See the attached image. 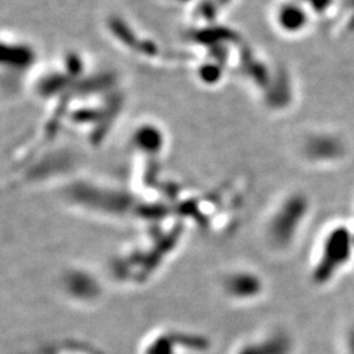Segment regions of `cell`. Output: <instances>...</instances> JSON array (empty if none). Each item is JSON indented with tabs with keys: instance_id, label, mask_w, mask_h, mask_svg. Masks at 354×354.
Segmentation results:
<instances>
[{
	"instance_id": "6da1fadb",
	"label": "cell",
	"mask_w": 354,
	"mask_h": 354,
	"mask_svg": "<svg viewBox=\"0 0 354 354\" xmlns=\"http://www.w3.org/2000/svg\"><path fill=\"white\" fill-rule=\"evenodd\" d=\"M304 13L299 10L285 7L279 15V23L285 29H299L304 26Z\"/></svg>"
}]
</instances>
